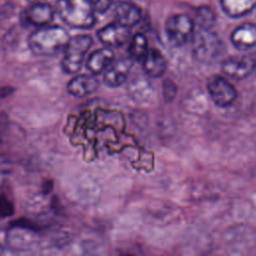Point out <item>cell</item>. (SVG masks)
Returning a JSON list of instances; mask_svg holds the SVG:
<instances>
[{
  "mask_svg": "<svg viewBox=\"0 0 256 256\" xmlns=\"http://www.w3.org/2000/svg\"><path fill=\"white\" fill-rule=\"evenodd\" d=\"M70 35L58 25L39 27L28 37V46L32 53L38 56H53L65 49Z\"/></svg>",
  "mask_w": 256,
  "mask_h": 256,
  "instance_id": "obj_1",
  "label": "cell"
},
{
  "mask_svg": "<svg viewBox=\"0 0 256 256\" xmlns=\"http://www.w3.org/2000/svg\"><path fill=\"white\" fill-rule=\"evenodd\" d=\"M55 12L66 25L75 29H90L96 23L95 12L88 0H58Z\"/></svg>",
  "mask_w": 256,
  "mask_h": 256,
  "instance_id": "obj_2",
  "label": "cell"
},
{
  "mask_svg": "<svg viewBox=\"0 0 256 256\" xmlns=\"http://www.w3.org/2000/svg\"><path fill=\"white\" fill-rule=\"evenodd\" d=\"M225 45L221 38L210 29L200 28L193 36L192 55L200 63L211 65L225 54Z\"/></svg>",
  "mask_w": 256,
  "mask_h": 256,
  "instance_id": "obj_3",
  "label": "cell"
},
{
  "mask_svg": "<svg viewBox=\"0 0 256 256\" xmlns=\"http://www.w3.org/2000/svg\"><path fill=\"white\" fill-rule=\"evenodd\" d=\"M93 44L89 35H76L70 37L61 61V68L66 74H76L80 71L84 58Z\"/></svg>",
  "mask_w": 256,
  "mask_h": 256,
  "instance_id": "obj_4",
  "label": "cell"
},
{
  "mask_svg": "<svg viewBox=\"0 0 256 256\" xmlns=\"http://www.w3.org/2000/svg\"><path fill=\"white\" fill-rule=\"evenodd\" d=\"M165 32L173 46H181L193 35L194 21L187 14H174L166 20Z\"/></svg>",
  "mask_w": 256,
  "mask_h": 256,
  "instance_id": "obj_5",
  "label": "cell"
},
{
  "mask_svg": "<svg viewBox=\"0 0 256 256\" xmlns=\"http://www.w3.org/2000/svg\"><path fill=\"white\" fill-rule=\"evenodd\" d=\"M207 91L212 102L220 108L231 106L237 98L235 87L221 75H212L208 78Z\"/></svg>",
  "mask_w": 256,
  "mask_h": 256,
  "instance_id": "obj_6",
  "label": "cell"
},
{
  "mask_svg": "<svg viewBox=\"0 0 256 256\" xmlns=\"http://www.w3.org/2000/svg\"><path fill=\"white\" fill-rule=\"evenodd\" d=\"M55 15V9L49 3H34L26 7L20 17L24 26L43 27L49 25Z\"/></svg>",
  "mask_w": 256,
  "mask_h": 256,
  "instance_id": "obj_7",
  "label": "cell"
},
{
  "mask_svg": "<svg viewBox=\"0 0 256 256\" xmlns=\"http://www.w3.org/2000/svg\"><path fill=\"white\" fill-rule=\"evenodd\" d=\"M256 68V56L252 54L241 57H230L221 64V71L228 77L235 80H242L248 77Z\"/></svg>",
  "mask_w": 256,
  "mask_h": 256,
  "instance_id": "obj_8",
  "label": "cell"
},
{
  "mask_svg": "<svg viewBox=\"0 0 256 256\" xmlns=\"http://www.w3.org/2000/svg\"><path fill=\"white\" fill-rule=\"evenodd\" d=\"M133 65L134 60L131 57L120 58L115 62L113 61L112 64L104 71V84L110 88H117L123 85L127 80Z\"/></svg>",
  "mask_w": 256,
  "mask_h": 256,
  "instance_id": "obj_9",
  "label": "cell"
},
{
  "mask_svg": "<svg viewBox=\"0 0 256 256\" xmlns=\"http://www.w3.org/2000/svg\"><path fill=\"white\" fill-rule=\"evenodd\" d=\"M99 41L109 48L122 46L130 37V28L117 21L110 23L97 31Z\"/></svg>",
  "mask_w": 256,
  "mask_h": 256,
  "instance_id": "obj_10",
  "label": "cell"
},
{
  "mask_svg": "<svg viewBox=\"0 0 256 256\" xmlns=\"http://www.w3.org/2000/svg\"><path fill=\"white\" fill-rule=\"evenodd\" d=\"M99 85V80L93 74H80L68 82L67 90L72 96L83 98L96 92Z\"/></svg>",
  "mask_w": 256,
  "mask_h": 256,
  "instance_id": "obj_11",
  "label": "cell"
},
{
  "mask_svg": "<svg viewBox=\"0 0 256 256\" xmlns=\"http://www.w3.org/2000/svg\"><path fill=\"white\" fill-rule=\"evenodd\" d=\"M233 46L241 51L249 50L256 46V25L253 23H243L234 29L231 36Z\"/></svg>",
  "mask_w": 256,
  "mask_h": 256,
  "instance_id": "obj_12",
  "label": "cell"
},
{
  "mask_svg": "<svg viewBox=\"0 0 256 256\" xmlns=\"http://www.w3.org/2000/svg\"><path fill=\"white\" fill-rule=\"evenodd\" d=\"M141 62L145 75L150 78H159L166 72L167 61L164 55L156 48L149 49Z\"/></svg>",
  "mask_w": 256,
  "mask_h": 256,
  "instance_id": "obj_13",
  "label": "cell"
},
{
  "mask_svg": "<svg viewBox=\"0 0 256 256\" xmlns=\"http://www.w3.org/2000/svg\"><path fill=\"white\" fill-rule=\"evenodd\" d=\"M114 57L115 54L109 47L97 49L89 55L86 61V68L93 75L100 74L112 64Z\"/></svg>",
  "mask_w": 256,
  "mask_h": 256,
  "instance_id": "obj_14",
  "label": "cell"
},
{
  "mask_svg": "<svg viewBox=\"0 0 256 256\" xmlns=\"http://www.w3.org/2000/svg\"><path fill=\"white\" fill-rule=\"evenodd\" d=\"M129 97L139 103L147 104L150 103L154 98V90L149 80L145 77H135L128 85Z\"/></svg>",
  "mask_w": 256,
  "mask_h": 256,
  "instance_id": "obj_15",
  "label": "cell"
},
{
  "mask_svg": "<svg viewBox=\"0 0 256 256\" xmlns=\"http://www.w3.org/2000/svg\"><path fill=\"white\" fill-rule=\"evenodd\" d=\"M35 241V230L12 225V230L7 234V244L12 247V249H26L32 246Z\"/></svg>",
  "mask_w": 256,
  "mask_h": 256,
  "instance_id": "obj_16",
  "label": "cell"
},
{
  "mask_svg": "<svg viewBox=\"0 0 256 256\" xmlns=\"http://www.w3.org/2000/svg\"><path fill=\"white\" fill-rule=\"evenodd\" d=\"M116 21L129 28L135 26L141 19V10L135 4L129 2L119 3L114 10Z\"/></svg>",
  "mask_w": 256,
  "mask_h": 256,
  "instance_id": "obj_17",
  "label": "cell"
},
{
  "mask_svg": "<svg viewBox=\"0 0 256 256\" xmlns=\"http://www.w3.org/2000/svg\"><path fill=\"white\" fill-rule=\"evenodd\" d=\"M222 10L233 18L244 16L256 7V0H220Z\"/></svg>",
  "mask_w": 256,
  "mask_h": 256,
  "instance_id": "obj_18",
  "label": "cell"
},
{
  "mask_svg": "<svg viewBox=\"0 0 256 256\" xmlns=\"http://www.w3.org/2000/svg\"><path fill=\"white\" fill-rule=\"evenodd\" d=\"M148 48V41L144 34L136 33L133 35L130 45L128 48L130 57L136 61H142V59L147 54Z\"/></svg>",
  "mask_w": 256,
  "mask_h": 256,
  "instance_id": "obj_19",
  "label": "cell"
},
{
  "mask_svg": "<svg viewBox=\"0 0 256 256\" xmlns=\"http://www.w3.org/2000/svg\"><path fill=\"white\" fill-rule=\"evenodd\" d=\"M195 21L202 29H210L216 21L215 12L209 6H200L195 11Z\"/></svg>",
  "mask_w": 256,
  "mask_h": 256,
  "instance_id": "obj_20",
  "label": "cell"
},
{
  "mask_svg": "<svg viewBox=\"0 0 256 256\" xmlns=\"http://www.w3.org/2000/svg\"><path fill=\"white\" fill-rule=\"evenodd\" d=\"M162 93H163V99L166 102H171L176 94H177V86L176 84L169 78L165 79L162 84Z\"/></svg>",
  "mask_w": 256,
  "mask_h": 256,
  "instance_id": "obj_21",
  "label": "cell"
},
{
  "mask_svg": "<svg viewBox=\"0 0 256 256\" xmlns=\"http://www.w3.org/2000/svg\"><path fill=\"white\" fill-rule=\"evenodd\" d=\"M14 213V206L12 202L5 196H0V217L5 218L8 216L13 215Z\"/></svg>",
  "mask_w": 256,
  "mask_h": 256,
  "instance_id": "obj_22",
  "label": "cell"
},
{
  "mask_svg": "<svg viewBox=\"0 0 256 256\" xmlns=\"http://www.w3.org/2000/svg\"><path fill=\"white\" fill-rule=\"evenodd\" d=\"M94 12L103 14L105 13L112 5L113 0H88Z\"/></svg>",
  "mask_w": 256,
  "mask_h": 256,
  "instance_id": "obj_23",
  "label": "cell"
},
{
  "mask_svg": "<svg viewBox=\"0 0 256 256\" xmlns=\"http://www.w3.org/2000/svg\"><path fill=\"white\" fill-rule=\"evenodd\" d=\"M27 2H29L30 4H34V3H49L53 0H26Z\"/></svg>",
  "mask_w": 256,
  "mask_h": 256,
  "instance_id": "obj_24",
  "label": "cell"
}]
</instances>
